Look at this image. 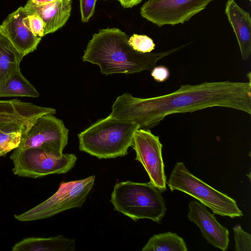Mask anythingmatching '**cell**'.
<instances>
[{
    "label": "cell",
    "instance_id": "cell-1",
    "mask_svg": "<svg viewBox=\"0 0 251 251\" xmlns=\"http://www.w3.org/2000/svg\"><path fill=\"white\" fill-rule=\"evenodd\" d=\"M216 106L232 108L251 115V78L248 82L185 84L171 93L149 98H135L125 93L116 99L109 116L134 122L139 129H150L169 115Z\"/></svg>",
    "mask_w": 251,
    "mask_h": 251
},
{
    "label": "cell",
    "instance_id": "cell-2",
    "mask_svg": "<svg viewBox=\"0 0 251 251\" xmlns=\"http://www.w3.org/2000/svg\"><path fill=\"white\" fill-rule=\"evenodd\" d=\"M128 39L118 28L101 29L89 41L82 60L98 65L105 75L134 74L151 70L160 59L188 45L165 51L144 53L135 50Z\"/></svg>",
    "mask_w": 251,
    "mask_h": 251
},
{
    "label": "cell",
    "instance_id": "cell-3",
    "mask_svg": "<svg viewBox=\"0 0 251 251\" xmlns=\"http://www.w3.org/2000/svg\"><path fill=\"white\" fill-rule=\"evenodd\" d=\"M139 126L134 122L108 116L78 134L79 149L99 159L126 155Z\"/></svg>",
    "mask_w": 251,
    "mask_h": 251
},
{
    "label": "cell",
    "instance_id": "cell-4",
    "mask_svg": "<svg viewBox=\"0 0 251 251\" xmlns=\"http://www.w3.org/2000/svg\"><path fill=\"white\" fill-rule=\"evenodd\" d=\"M161 192L150 182L116 183L111 195L114 209L134 221L148 219L159 223L167 208Z\"/></svg>",
    "mask_w": 251,
    "mask_h": 251
},
{
    "label": "cell",
    "instance_id": "cell-5",
    "mask_svg": "<svg viewBox=\"0 0 251 251\" xmlns=\"http://www.w3.org/2000/svg\"><path fill=\"white\" fill-rule=\"evenodd\" d=\"M172 192L178 190L194 198L214 214L231 218L243 216L236 201L194 176L181 162H177L166 182Z\"/></svg>",
    "mask_w": 251,
    "mask_h": 251
},
{
    "label": "cell",
    "instance_id": "cell-6",
    "mask_svg": "<svg viewBox=\"0 0 251 251\" xmlns=\"http://www.w3.org/2000/svg\"><path fill=\"white\" fill-rule=\"evenodd\" d=\"M96 176L60 183L57 191L49 198L15 218L21 222L46 219L60 212L80 207L94 186Z\"/></svg>",
    "mask_w": 251,
    "mask_h": 251
},
{
    "label": "cell",
    "instance_id": "cell-7",
    "mask_svg": "<svg viewBox=\"0 0 251 251\" xmlns=\"http://www.w3.org/2000/svg\"><path fill=\"white\" fill-rule=\"evenodd\" d=\"M10 158L14 175L33 178L66 173L74 167L77 160L74 154L58 155L39 148H15Z\"/></svg>",
    "mask_w": 251,
    "mask_h": 251
},
{
    "label": "cell",
    "instance_id": "cell-8",
    "mask_svg": "<svg viewBox=\"0 0 251 251\" xmlns=\"http://www.w3.org/2000/svg\"><path fill=\"white\" fill-rule=\"evenodd\" d=\"M69 129L52 114L41 115L30 121L23 132L16 148H39L61 155L68 143Z\"/></svg>",
    "mask_w": 251,
    "mask_h": 251
},
{
    "label": "cell",
    "instance_id": "cell-9",
    "mask_svg": "<svg viewBox=\"0 0 251 251\" xmlns=\"http://www.w3.org/2000/svg\"><path fill=\"white\" fill-rule=\"evenodd\" d=\"M214 0H148L140 8L141 16L161 27L183 24L204 9Z\"/></svg>",
    "mask_w": 251,
    "mask_h": 251
},
{
    "label": "cell",
    "instance_id": "cell-10",
    "mask_svg": "<svg viewBox=\"0 0 251 251\" xmlns=\"http://www.w3.org/2000/svg\"><path fill=\"white\" fill-rule=\"evenodd\" d=\"M162 144L159 137L150 129H138L135 132L131 146L136 153L135 160L141 163L150 182L161 192L166 190L167 178L162 158Z\"/></svg>",
    "mask_w": 251,
    "mask_h": 251
},
{
    "label": "cell",
    "instance_id": "cell-11",
    "mask_svg": "<svg viewBox=\"0 0 251 251\" xmlns=\"http://www.w3.org/2000/svg\"><path fill=\"white\" fill-rule=\"evenodd\" d=\"M28 15L25 7L20 6L0 25V33L24 56L36 50L42 39L35 36L29 29L26 19Z\"/></svg>",
    "mask_w": 251,
    "mask_h": 251
},
{
    "label": "cell",
    "instance_id": "cell-12",
    "mask_svg": "<svg viewBox=\"0 0 251 251\" xmlns=\"http://www.w3.org/2000/svg\"><path fill=\"white\" fill-rule=\"evenodd\" d=\"M188 206V219L199 227L207 243L226 251L229 242L228 230L220 224L214 214L210 213L201 203L193 201L189 202Z\"/></svg>",
    "mask_w": 251,
    "mask_h": 251
},
{
    "label": "cell",
    "instance_id": "cell-13",
    "mask_svg": "<svg viewBox=\"0 0 251 251\" xmlns=\"http://www.w3.org/2000/svg\"><path fill=\"white\" fill-rule=\"evenodd\" d=\"M225 14L236 37L242 59L248 60L251 54V18L234 0H227Z\"/></svg>",
    "mask_w": 251,
    "mask_h": 251
},
{
    "label": "cell",
    "instance_id": "cell-14",
    "mask_svg": "<svg viewBox=\"0 0 251 251\" xmlns=\"http://www.w3.org/2000/svg\"><path fill=\"white\" fill-rule=\"evenodd\" d=\"M72 0H56L47 4L35 6L26 4L28 13H36L45 24L44 35L55 32L68 20L72 10Z\"/></svg>",
    "mask_w": 251,
    "mask_h": 251
},
{
    "label": "cell",
    "instance_id": "cell-15",
    "mask_svg": "<svg viewBox=\"0 0 251 251\" xmlns=\"http://www.w3.org/2000/svg\"><path fill=\"white\" fill-rule=\"evenodd\" d=\"M53 108L23 102L18 99L0 100V123H27L45 114L56 113Z\"/></svg>",
    "mask_w": 251,
    "mask_h": 251
},
{
    "label": "cell",
    "instance_id": "cell-16",
    "mask_svg": "<svg viewBox=\"0 0 251 251\" xmlns=\"http://www.w3.org/2000/svg\"><path fill=\"white\" fill-rule=\"evenodd\" d=\"M75 241L62 235L48 238L28 237L16 243L12 251H74Z\"/></svg>",
    "mask_w": 251,
    "mask_h": 251
},
{
    "label": "cell",
    "instance_id": "cell-17",
    "mask_svg": "<svg viewBox=\"0 0 251 251\" xmlns=\"http://www.w3.org/2000/svg\"><path fill=\"white\" fill-rule=\"evenodd\" d=\"M24 57L10 41L0 33V86L20 70V63Z\"/></svg>",
    "mask_w": 251,
    "mask_h": 251
},
{
    "label": "cell",
    "instance_id": "cell-18",
    "mask_svg": "<svg viewBox=\"0 0 251 251\" xmlns=\"http://www.w3.org/2000/svg\"><path fill=\"white\" fill-rule=\"evenodd\" d=\"M40 94L22 75L20 70L11 75L0 86V98L27 97L38 98Z\"/></svg>",
    "mask_w": 251,
    "mask_h": 251
},
{
    "label": "cell",
    "instance_id": "cell-19",
    "mask_svg": "<svg viewBox=\"0 0 251 251\" xmlns=\"http://www.w3.org/2000/svg\"><path fill=\"white\" fill-rule=\"evenodd\" d=\"M185 242L176 233L154 234L142 248V251H187Z\"/></svg>",
    "mask_w": 251,
    "mask_h": 251
},
{
    "label": "cell",
    "instance_id": "cell-20",
    "mask_svg": "<svg viewBox=\"0 0 251 251\" xmlns=\"http://www.w3.org/2000/svg\"><path fill=\"white\" fill-rule=\"evenodd\" d=\"M30 121L27 123H0V156H5L18 147L23 132Z\"/></svg>",
    "mask_w": 251,
    "mask_h": 251
},
{
    "label": "cell",
    "instance_id": "cell-21",
    "mask_svg": "<svg viewBox=\"0 0 251 251\" xmlns=\"http://www.w3.org/2000/svg\"><path fill=\"white\" fill-rule=\"evenodd\" d=\"M128 43L136 51L142 53H150L154 49L153 40L145 35L133 34L128 39Z\"/></svg>",
    "mask_w": 251,
    "mask_h": 251
},
{
    "label": "cell",
    "instance_id": "cell-22",
    "mask_svg": "<svg viewBox=\"0 0 251 251\" xmlns=\"http://www.w3.org/2000/svg\"><path fill=\"white\" fill-rule=\"evenodd\" d=\"M234 231L235 247L236 251H251V235L245 231L240 225L233 228Z\"/></svg>",
    "mask_w": 251,
    "mask_h": 251
},
{
    "label": "cell",
    "instance_id": "cell-23",
    "mask_svg": "<svg viewBox=\"0 0 251 251\" xmlns=\"http://www.w3.org/2000/svg\"><path fill=\"white\" fill-rule=\"evenodd\" d=\"M26 19L29 29L35 36L41 38L44 36L45 24L38 14L28 13Z\"/></svg>",
    "mask_w": 251,
    "mask_h": 251
},
{
    "label": "cell",
    "instance_id": "cell-24",
    "mask_svg": "<svg viewBox=\"0 0 251 251\" xmlns=\"http://www.w3.org/2000/svg\"><path fill=\"white\" fill-rule=\"evenodd\" d=\"M97 0H79L81 20L87 23L93 16Z\"/></svg>",
    "mask_w": 251,
    "mask_h": 251
},
{
    "label": "cell",
    "instance_id": "cell-25",
    "mask_svg": "<svg viewBox=\"0 0 251 251\" xmlns=\"http://www.w3.org/2000/svg\"><path fill=\"white\" fill-rule=\"evenodd\" d=\"M151 75L156 81L162 82L169 78L170 71L168 68L163 65L154 66L151 70Z\"/></svg>",
    "mask_w": 251,
    "mask_h": 251
},
{
    "label": "cell",
    "instance_id": "cell-26",
    "mask_svg": "<svg viewBox=\"0 0 251 251\" xmlns=\"http://www.w3.org/2000/svg\"><path fill=\"white\" fill-rule=\"evenodd\" d=\"M124 8H132L139 4L142 0H117Z\"/></svg>",
    "mask_w": 251,
    "mask_h": 251
},
{
    "label": "cell",
    "instance_id": "cell-27",
    "mask_svg": "<svg viewBox=\"0 0 251 251\" xmlns=\"http://www.w3.org/2000/svg\"><path fill=\"white\" fill-rule=\"evenodd\" d=\"M55 0H28L26 3L31 5L39 6L47 4Z\"/></svg>",
    "mask_w": 251,
    "mask_h": 251
},
{
    "label": "cell",
    "instance_id": "cell-28",
    "mask_svg": "<svg viewBox=\"0 0 251 251\" xmlns=\"http://www.w3.org/2000/svg\"><path fill=\"white\" fill-rule=\"evenodd\" d=\"M249 0V1H251V0Z\"/></svg>",
    "mask_w": 251,
    "mask_h": 251
}]
</instances>
